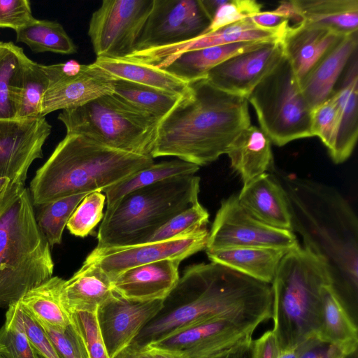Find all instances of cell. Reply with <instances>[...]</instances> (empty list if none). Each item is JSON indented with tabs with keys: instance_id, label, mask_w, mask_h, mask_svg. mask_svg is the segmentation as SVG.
<instances>
[{
	"instance_id": "obj_1",
	"label": "cell",
	"mask_w": 358,
	"mask_h": 358,
	"mask_svg": "<svg viewBox=\"0 0 358 358\" xmlns=\"http://www.w3.org/2000/svg\"><path fill=\"white\" fill-rule=\"evenodd\" d=\"M271 284L210 262L187 267L159 314L134 340L140 347L217 319L259 325L272 317Z\"/></svg>"
},
{
	"instance_id": "obj_2",
	"label": "cell",
	"mask_w": 358,
	"mask_h": 358,
	"mask_svg": "<svg viewBox=\"0 0 358 358\" xmlns=\"http://www.w3.org/2000/svg\"><path fill=\"white\" fill-rule=\"evenodd\" d=\"M287 196L292 231L303 248L327 265L331 286L357 322L358 220L349 201L334 187L279 171L273 173Z\"/></svg>"
},
{
	"instance_id": "obj_3",
	"label": "cell",
	"mask_w": 358,
	"mask_h": 358,
	"mask_svg": "<svg viewBox=\"0 0 358 358\" xmlns=\"http://www.w3.org/2000/svg\"><path fill=\"white\" fill-rule=\"evenodd\" d=\"M189 85V92L159 122L151 157L208 165L226 154L251 125L248 101L218 90L205 78Z\"/></svg>"
},
{
	"instance_id": "obj_4",
	"label": "cell",
	"mask_w": 358,
	"mask_h": 358,
	"mask_svg": "<svg viewBox=\"0 0 358 358\" xmlns=\"http://www.w3.org/2000/svg\"><path fill=\"white\" fill-rule=\"evenodd\" d=\"M154 163L151 157L66 134L31 180V202L40 206L75 194L103 192Z\"/></svg>"
},
{
	"instance_id": "obj_5",
	"label": "cell",
	"mask_w": 358,
	"mask_h": 358,
	"mask_svg": "<svg viewBox=\"0 0 358 358\" xmlns=\"http://www.w3.org/2000/svg\"><path fill=\"white\" fill-rule=\"evenodd\" d=\"M50 246L25 185L10 182L0 201V308L52 277Z\"/></svg>"
},
{
	"instance_id": "obj_6",
	"label": "cell",
	"mask_w": 358,
	"mask_h": 358,
	"mask_svg": "<svg viewBox=\"0 0 358 358\" xmlns=\"http://www.w3.org/2000/svg\"><path fill=\"white\" fill-rule=\"evenodd\" d=\"M327 265L300 245L281 259L271 284L272 317L280 351L317 336L322 323V288L331 285Z\"/></svg>"
},
{
	"instance_id": "obj_7",
	"label": "cell",
	"mask_w": 358,
	"mask_h": 358,
	"mask_svg": "<svg viewBox=\"0 0 358 358\" xmlns=\"http://www.w3.org/2000/svg\"><path fill=\"white\" fill-rule=\"evenodd\" d=\"M200 178H169L132 191L106 210L96 249L145 243L162 226L199 201Z\"/></svg>"
},
{
	"instance_id": "obj_8",
	"label": "cell",
	"mask_w": 358,
	"mask_h": 358,
	"mask_svg": "<svg viewBox=\"0 0 358 358\" xmlns=\"http://www.w3.org/2000/svg\"><path fill=\"white\" fill-rule=\"evenodd\" d=\"M57 118L66 134L84 135L108 147L148 157L159 122L114 93L62 110Z\"/></svg>"
},
{
	"instance_id": "obj_9",
	"label": "cell",
	"mask_w": 358,
	"mask_h": 358,
	"mask_svg": "<svg viewBox=\"0 0 358 358\" xmlns=\"http://www.w3.org/2000/svg\"><path fill=\"white\" fill-rule=\"evenodd\" d=\"M247 100L255 110L261 129L275 145L283 146L313 136L312 109L285 55L253 89Z\"/></svg>"
},
{
	"instance_id": "obj_10",
	"label": "cell",
	"mask_w": 358,
	"mask_h": 358,
	"mask_svg": "<svg viewBox=\"0 0 358 358\" xmlns=\"http://www.w3.org/2000/svg\"><path fill=\"white\" fill-rule=\"evenodd\" d=\"M152 6L153 0L102 1L87 31L96 58L131 55Z\"/></svg>"
},
{
	"instance_id": "obj_11",
	"label": "cell",
	"mask_w": 358,
	"mask_h": 358,
	"mask_svg": "<svg viewBox=\"0 0 358 358\" xmlns=\"http://www.w3.org/2000/svg\"><path fill=\"white\" fill-rule=\"evenodd\" d=\"M255 246L286 251L299 246L293 231L266 225L250 215L234 194L221 202L209 231L206 250Z\"/></svg>"
},
{
	"instance_id": "obj_12",
	"label": "cell",
	"mask_w": 358,
	"mask_h": 358,
	"mask_svg": "<svg viewBox=\"0 0 358 358\" xmlns=\"http://www.w3.org/2000/svg\"><path fill=\"white\" fill-rule=\"evenodd\" d=\"M211 21L201 0H153L133 52L189 41L206 34Z\"/></svg>"
},
{
	"instance_id": "obj_13",
	"label": "cell",
	"mask_w": 358,
	"mask_h": 358,
	"mask_svg": "<svg viewBox=\"0 0 358 358\" xmlns=\"http://www.w3.org/2000/svg\"><path fill=\"white\" fill-rule=\"evenodd\" d=\"M49 87L41 102V117L59 110L80 106L101 96L114 92V78L95 66L71 59L45 65Z\"/></svg>"
},
{
	"instance_id": "obj_14",
	"label": "cell",
	"mask_w": 358,
	"mask_h": 358,
	"mask_svg": "<svg viewBox=\"0 0 358 358\" xmlns=\"http://www.w3.org/2000/svg\"><path fill=\"white\" fill-rule=\"evenodd\" d=\"M209 231L206 227L172 238L137 245L94 248L85 262L96 263L112 280L129 268L164 259L185 258L206 248Z\"/></svg>"
},
{
	"instance_id": "obj_15",
	"label": "cell",
	"mask_w": 358,
	"mask_h": 358,
	"mask_svg": "<svg viewBox=\"0 0 358 358\" xmlns=\"http://www.w3.org/2000/svg\"><path fill=\"white\" fill-rule=\"evenodd\" d=\"M51 130L45 117L0 120V178L25 185L31 164L43 157Z\"/></svg>"
},
{
	"instance_id": "obj_16",
	"label": "cell",
	"mask_w": 358,
	"mask_h": 358,
	"mask_svg": "<svg viewBox=\"0 0 358 358\" xmlns=\"http://www.w3.org/2000/svg\"><path fill=\"white\" fill-rule=\"evenodd\" d=\"M257 327L252 323L217 319L189 327L148 345L176 350L185 358H215L252 338Z\"/></svg>"
},
{
	"instance_id": "obj_17",
	"label": "cell",
	"mask_w": 358,
	"mask_h": 358,
	"mask_svg": "<svg viewBox=\"0 0 358 358\" xmlns=\"http://www.w3.org/2000/svg\"><path fill=\"white\" fill-rule=\"evenodd\" d=\"M283 56L280 40L268 42L226 59L210 69L205 78L221 91L247 99Z\"/></svg>"
},
{
	"instance_id": "obj_18",
	"label": "cell",
	"mask_w": 358,
	"mask_h": 358,
	"mask_svg": "<svg viewBox=\"0 0 358 358\" xmlns=\"http://www.w3.org/2000/svg\"><path fill=\"white\" fill-rule=\"evenodd\" d=\"M164 301H129L113 292L96 311L109 358H113L134 341L146 324L162 310Z\"/></svg>"
},
{
	"instance_id": "obj_19",
	"label": "cell",
	"mask_w": 358,
	"mask_h": 358,
	"mask_svg": "<svg viewBox=\"0 0 358 358\" xmlns=\"http://www.w3.org/2000/svg\"><path fill=\"white\" fill-rule=\"evenodd\" d=\"M287 29H269L255 24L250 17L206 33L189 41L135 52L127 57L156 65L181 53L202 48L246 41L281 40Z\"/></svg>"
},
{
	"instance_id": "obj_20",
	"label": "cell",
	"mask_w": 358,
	"mask_h": 358,
	"mask_svg": "<svg viewBox=\"0 0 358 358\" xmlns=\"http://www.w3.org/2000/svg\"><path fill=\"white\" fill-rule=\"evenodd\" d=\"M180 262L164 259L125 270L111 280L112 290L129 301L164 300L178 284Z\"/></svg>"
},
{
	"instance_id": "obj_21",
	"label": "cell",
	"mask_w": 358,
	"mask_h": 358,
	"mask_svg": "<svg viewBox=\"0 0 358 358\" xmlns=\"http://www.w3.org/2000/svg\"><path fill=\"white\" fill-rule=\"evenodd\" d=\"M344 36L303 22L287 28L280 41L284 55L299 84L320 59Z\"/></svg>"
},
{
	"instance_id": "obj_22",
	"label": "cell",
	"mask_w": 358,
	"mask_h": 358,
	"mask_svg": "<svg viewBox=\"0 0 358 358\" xmlns=\"http://www.w3.org/2000/svg\"><path fill=\"white\" fill-rule=\"evenodd\" d=\"M242 207L259 222L292 231L290 210L285 190L273 173H264L238 194Z\"/></svg>"
},
{
	"instance_id": "obj_23",
	"label": "cell",
	"mask_w": 358,
	"mask_h": 358,
	"mask_svg": "<svg viewBox=\"0 0 358 358\" xmlns=\"http://www.w3.org/2000/svg\"><path fill=\"white\" fill-rule=\"evenodd\" d=\"M357 31L344 36L300 82L303 97L311 109L332 95L338 80L357 52Z\"/></svg>"
},
{
	"instance_id": "obj_24",
	"label": "cell",
	"mask_w": 358,
	"mask_h": 358,
	"mask_svg": "<svg viewBox=\"0 0 358 358\" xmlns=\"http://www.w3.org/2000/svg\"><path fill=\"white\" fill-rule=\"evenodd\" d=\"M341 85L335 89L338 125L334 145L329 155L336 164L351 155L358 137V66L357 52L348 64Z\"/></svg>"
},
{
	"instance_id": "obj_25",
	"label": "cell",
	"mask_w": 358,
	"mask_h": 358,
	"mask_svg": "<svg viewBox=\"0 0 358 358\" xmlns=\"http://www.w3.org/2000/svg\"><path fill=\"white\" fill-rule=\"evenodd\" d=\"M113 293L106 273L96 263L84 262L71 278L64 280L62 299L70 314L96 313Z\"/></svg>"
},
{
	"instance_id": "obj_26",
	"label": "cell",
	"mask_w": 358,
	"mask_h": 358,
	"mask_svg": "<svg viewBox=\"0 0 358 358\" xmlns=\"http://www.w3.org/2000/svg\"><path fill=\"white\" fill-rule=\"evenodd\" d=\"M243 186L273 166L271 141L259 128L250 125L232 141L226 153Z\"/></svg>"
},
{
	"instance_id": "obj_27",
	"label": "cell",
	"mask_w": 358,
	"mask_h": 358,
	"mask_svg": "<svg viewBox=\"0 0 358 358\" xmlns=\"http://www.w3.org/2000/svg\"><path fill=\"white\" fill-rule=\"evenodd\" d=\"M287 252L267 247L238 246L206 250V254L212 262L271 284L280 262Z\"/></svg>"
},
{
	"instance_id": "obj_28",
	"label": "cell",
	"mask_w": 358,
	"mask_h": 358,
	"mask_svg": "<svg viewBox=\"0 0 358 358\" xmlns=\"http://www.w3.org/2000/svg\"><path fill=\"white\" fill-rule=\"evenodd\" d=\"M266 43L268 42H239L187 51L154 66L190 83L204 78L210 69L226 59L259 48Z\"/></svg>"
},
{
	"instance_id": "obj_29",
	"label": "cell",
	"mask_w": 358,
	"mask_h": 358,
	"mask_svg": "<svg viewBox=\"0 0 358 358\" xmlns=\"http://www.w3.org/2000/svg\"><path fill=\"white\" fill-rule=\"evenodd\" d=\"M93 64L114 79L134 82L180 96L189 90V83L165 69L137 59L97 57Z\"/></svg>"
},
{
	"instance_id": "obj_30",
	"label": "cell",
	"mask_w": 358,
	"mask_h": 358,
	"mask_svg": "<svg viewBox=\"0 0 358 358\" xmlns=\"http://www.w3.org/2000/svg\"><path fill=\"white\" fill-rule=\"evenodd\" d=\"M302 22L343 36L357 31V0H294Z\"/></svg>"
},
{
	"instance_id": "obj_31",
	"label": "cell",
	"mask_w": 358,
	"mask_h": 358,
	"mask_svg": "<svg viewBox=\"0 0 358 358\" xmlns=\"http://www.w3.org/2000/svg\"><path fill=\"white\" fill-rule=\"evenodd\" d=\"M64 280L52 276L28 291L19 301L39 324L61 331L71 324V314L65 308L62 299Z\"/></svg>"
},
{
	"instance_id": "obj_32",
	"label": "cell",
	"mask_w": 358,
	"mask_h": 358,
	"mask_svg": "<svg viewBox=\"0 0 358 358\" xmlns=\"http://www.w3.org/2000/svg\"><path fill=\"white\" fill-rule=\"evenodd\" d=\"M322 323L317 337L338 347L348 357L357 352V327L331 285L321 290Z\"/></svg>"
},
{
	"instance_id": "obj_33",
	"label": "cell",
	"mask_w": 358,
	"mask_h": 358,
	"mask_svg": "<svg viewBox=\"0 0 358 358\" xmlns=\"http://www.w3.org/2000/svg\"><path fill=\"white\" fill-rule=\"evenodd\" d=\"M48 87L45 65L27 57L20 71L14 92L15 119L42 117L41 102Z\"/></svg>"
},
{
	"instance_id": "obj_34",
	"label": "cell",
	"mask_w": 358,
	"mask_h": 358,
	"mask_svg": "<svg viewBox=\"0 0 358 358\" xmlns=\"http://www.w3.org/2000/svg\"><path fill=\"white\" fill-rule=\"evenodd\" d=\"M199 170V166L179 159L154 163L106 189V209L132 191L169 178L194 175Z\"/></svg>"
},
{
	"instance_id": "obj_35",
	"label": "cell",
	"mask_w": 358,
	"mask_h": 358,
	"mask_svg": "<svg viewBox=\"0 0 358 358\" xmlns=\"http://www.w3.org/2000/svg\"><path fill=\"white\" fill-rule=\"evenodd\" d=\"M15 33L17 42L26 44L34 52H77V46L63 26L56 21L34 18Z\"/></svg>"
},
{
	"instance_id": "obj_36",
	"label": "cell",
	"mask_w": 358,
	"mask_h": 358,
	"mask_svg": "<svg viewBox=\"0 0 358 358\" xmlns=\"http://www.w3.org/2000/svg\"><path fill=\"white\" fill-rule=\"evenodd\" d=\"M114 94L160 122L182 96L127 80L115 79Z\"/></svg>"
},
{
	"instance_id": "obj_37",
	"label": "cell",
	"mask_w": 358,
	"mask_h": 358,
	"mask_svg": "<svg viewBox=\"0 0 358 358\" xmlns=\"http://www.w3.org/2000/svg\"><path fill=\"white\" fill-rule=\"evenodd\" d=\"M27 58L20 46L13 42L0 41V120L15 119L14 92Z\"/></svg>"
},
{
	"instance_id": "obj_38",
	"label": "cell",
	"mask_w": 358,
	"mask_h": 358,
	"mask_svg": "<svg viewBox=\"0 0 358 358\" xmlns=\"http://www.w3.org/2000/svg\"><path fill=\"white\" fill-rule=\"evenodd\" d=\"M87 194H75L38 206L40 210L36 216V222L50 248L61 243L70 217Z\"/></svg>"
},
{
	"instance_id": "obj_39",
	"label": "cell",
	"mask_w": 358,
	"mask_h": 358,
	"mask_svg": "<svg viewBox=\"0 0 358 358\" xmlns=\"http://www.w3.org/2000/svg\"><path fill=\"white\" fill-rule=\"evenodd\" d=\"M0 352L6 358H41L25 332L15 310L9 306L0 328Z\"/></svg>"
},
{
	"instance_id": "obj_40",
	"label": "cell",
	"mask_w": 358,
	"mask_h": 358,
	"mask_svg": "<svg viewBox=\"0 0 358 358\" xmlns=\"http://www.w3.org/2000/svg\"><path fill=\"white\" fill-rule=\"evenodd\" d=\"M208 220V212L197 201L158 229L145 243L168 240L206 227Z\"/></svg>"
},
{
	"instance_id": "obj_41",
	"label": "cell",
	"mask_w": 358,
	"mask_h": 358,
	"mask_svg": "<svg viewBox=\"0 0 358 358\" xmlns=\"http://www.w3.org/2000/svg\"><path fill=\"white\" fill-rule=\"evenodd\" d=\"M106 199L101 192H93L85 196L66 224L70 233L83 238L90 234L103 217Z\"/></svg>"
},
{
	"instance_id": "obj_42",
	"label": "cell",
	"mask_w": 358,
	"mask_h": 358,
	"mask_svg": "<svg viewBox=\"0 0 358 358\" xmlns=\"http://www.w3.org/2000/svg\"><path fill=\"white\" fill-rule=\"evenodd\" d=\"M338 125L336 99L332 95L324 102L312 109L311 131L313 136L320 138L331 151L334 145Z\"/></svg>"
},
{
	"instance_id": "obj_43",
	"label": "cell",
	"mask_w": 358,
	"mask_h": 358,
	"mask_svg": "<svg viewBox=\"0 0 358 358\" xmlns=\"http://www.w3.org/2000/svg\"><path fill=\"white\" fill-rule=\"evenodd\" d=\"M39 325L46 333L60 358H90L84 341L73 321L61 331Z\"/></svg>"
},
{
	"instance_id": "obj_44",
	"label": "cell",
	"mask_w": 358,
	"mask_h": 358,
	"mask_svg": "<svg viewBox=\"0 0 358 358\" xmlns=\"http://www.w3.org/2000/svg\"><path fill=\"white\" fill-rule=\"evenodd\" d=\"M85 344L90 358H109L99 326L96 312H78L71 314Z\"/></svg>"
},
{
	"instance_id": "obj_45",
	"label": "cell",
	"mask_w": 358,
	"mask_h": 358,
	"mask_svg": "<svg viewBox=\"0 0 358 358\" xmlns=\"http://www.w3.org/2000/svg\"><path fill=\"white\" fill-rule=\"evenodd\" d=\"M262 7L255 0H226L216 10L206 33L250 17L262 11Z\"/></svg>"
},
{
	"instance_id": "obj_46",
	"label": "cell",
	"mask_w": 358,
	"mask_h": 358,
	"mask_svg": "<svg viewBox=\"0 0 358 358\" xmlns=\"http://www.w3.org/2000/svg\"><path fill=\"white\" fill-rule=\"evenodd\" d=\"M16 313L22 322L27 337L43 358H60L46 333L39 324L17 301L15 303Z\"/></svg>"
},
{
	"instance_id": "obj_47",
	"label": "cell",
	"mask_w": 358,
	"mask_h": 358,
	"mask_svg": "<svg viewBox=\"0 0 358 358\" xmlns=\"http://www.w3.org/2000/svg\"><path fill=\"white\" fill-rule=\"evenodd\" d=\"M34 19L28 0H0V28L15 30Z\"/></svg>"
},
{
	"instance_id": "obj_48",
	"label": "cell",
	"mask_w": 358,
	"mask_h": 358,
	"mask_svg": "<svg viewBox=\"0 0 358 358\" xmlns=\"http://www.w3.org/2000/svg\"><path fill=\"white\" fill-rule=\"evenodd\" d=\"M348 356L336 345L317 336L308 339L299 358H345Z\"/></svg>"
},
{
	"instance_id": "obj_49",
	"label": "cell",
	"mask_w": 358,
	"mask_h": 358,
	"mask_svg": "<svg viewBox=\"0 0 358 358\" xmlns=\"http://www.w3.org/2000/svg\"><path fill=\"white\" fill-rule=\"evenodd\" d=\"M280 352V347L272 329L253 341V358H278Z\"/></svg>"
},
{
	"instance_id": "obj_50",
	"label": "cell",
	"mask_w": 358,
	"mask_h": 358,
	"mask_svg": "<svg viewBox=\"0 0 358 358\" xmlns=\"http://www.w3.org/2000/svg\"><path fill=\"white\" fill-rule=\"evenodd\" d=\"M257 25L269 29H287L289 20L275 9L271 11H260L250 17Z\"/></svg>"
},
{
	"instance_id": "obj_51",
	"label": "cell",
	"mask_w": 358,
	"mask_h": 358,
	"mask_svg": "<svg viewBox=\"0 0 358 358\" xmlns=\"http://www.w3.org/2000/svg\"><path fill=\"white\" fill-rule=\"evenodd\" d=\"M253 341L250 338L215 358H253Z\"/></svg>"
},
{
	"instance_id": "obj_52",
	"label": "cell",
	"mask_w": 358,
	"mask_h": 358,
	"mask_svg": "<svg viewBox=\"0 0 358 358\" xmlns=\"http://www.w3.org/2000/svg\"><path fill=\"white\" fill-rule=\"evenodd\" d=\"M148 358H185L176 350L161 348L150 345L141 347Z\"/></svg>"
},
{
	"instance_id": "obj_53",
	"label": "cell",
	"mask_w": 358,
	"mask_h": 358,
	"mask_svg": "<svg viewBox=\"0 0 358 358\" xmlns=\"http://www.w3.org/2000/svg\"><path fill=\"white\" fill-rule=\"evenodd\" d=\"M113 358H148L140 346L132 342Z\"/></svg>"
},
{
	"instance_id": "obj_54",
	"label": "cell",
	"mask_w": 358,
	"mask_h": 358,
	"mask_svg": "<svg viewBox=\"0 0 358 358\" xmlns=\"http://www.w3.org/2000/svg\"><path fill=\"white\" fill-rule=\"evenodd\" d=\"M305 342L294 348L280 351L278 358H299L304 347Z\"/></svg>"
},
{
	"instance_id": "obj_55",
	"label": "cell",
	"mask_w": 358,
	"mask_h": 358,
	"mask_svg": "<svg viewBox=\"0 0 358 358\" xmlns=\"http://www.w3.org/2000/svg\"><path fill=\"white\" fill-rule=\"evenodd\" d=\"M10 184V180L7 178H0V201L2 199L4 196L8 185Z\"/></svg>"
},
{
	"instance_id": "obj_56",
	"label": "cell",
	"mask_w": 358,
	"mask_h": 358,
	"mask_svg": "<svg viewBox=\"0 0 358 358\" xmlns=\"http://www.w3.org/2000/svg\"><path fill=\"white\" fill-rule=\"evenodd\" d=\"M0 358H6V357L0 352Z\"/></svg>"
},
{
	"instance_id": "obj_57",
	"label": "cell",
	"mask_w": 358,
	"mask_h": 358,
	"mask_svg": "<svg viewBox=\"0 0 358 358\" xmlns=\"http://www.w3.org/2000/svg\"><path fill=\"white\" fill-rule=\"evenodd\" d=\"M41 358H43L42 357L40 356Z\"/></svg>"
}]
</instances>
